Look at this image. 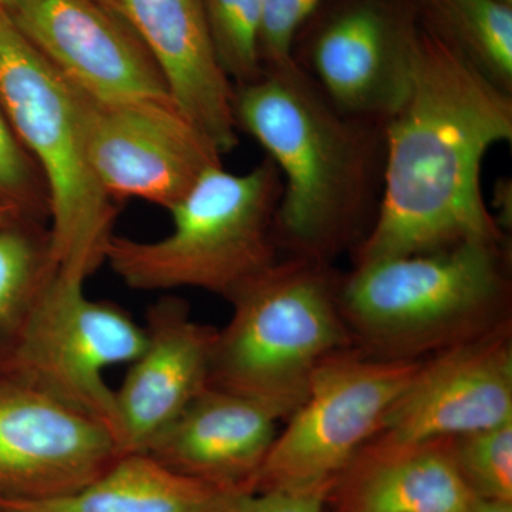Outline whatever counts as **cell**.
<instances>
[{
  "label": "cell",
  "instance_id": "cell-1",
  "mask_svg": "<svg viewBox=\"0 0 512 512\" xmlns=\"http://www.w3.org/2000/svg\"><path fill=\"white\" fill-rule=\"evenodd\" d=\"M383 190L356 265L507 241L485 204L488 150L512 138V94L421 20L409 92L384 123Z\"/></svg>",
  "mask_w": 512,
  "mask_h": 512
},
{
  "label": "cell",
  "instance_id": "cell-2",
  "mask_svg": "<svg viewBox=\"0 0 512 512\" xmlns=\"http://www.w3.org/2000/svg\"><path fill=\"white\" fill-rule=\"evenodd\" d=\"M232 107L282 175L278 247L322 262L359 247L382 198L383 124L340 110L295 59L234 86Z\"/></svg>",
  "mask_w": 512,
  "mask_h": 512
},
{
  "label": "cell",
  "instance_id": "cell-3",
  "mask_svg": "<svg viewBox=\"0 0 512 512\" xmlns=\"http://www.w3.org/2000/svg\"><path fill=\"white\" fill-rule=\"evenodd\" d=\"M510 289L507 241H467L356 265L339 302L372 356L416 360L507 322Z\"/></svg>",
  "mask_w": 512,
  "mask_h": 512
},
{
  "label": "cell",
  "instance_id": "cell-4",
  "mask_svg": "<svg viewBox=\"0 0 512 512\" xmlns=\"http://www.w3.org/2000/svg\"><path fill=\"white\" fill-rule=\"evenodd\" d=\"M340 282L328 262L291 256L239 286L228 298L231 319L215 335L210 386L258 400L288 419L319 367L352 342Z\"/></svg>",
  "mask_w": 512,
  "mask_h": 512
},
{
  "label": "cell",
  "instance_id": "cell-5",
  "mask_svg": "<svg viewBox=\"0 0 512 512\" xmlns=\"http://www.w3.org/2000/svg\"><path fill=\"white\" fill-rule=\"evenodd\" d=\"M282 175L266 157L245 174L222 165L171 207L173 229L157 241L111 237L104 262L131 289H204L229 298L278 259Z\"/></svg>",
  "mask_w": 512,
  "mask_h": 512
},
{
  "label": "cell",
  "instance_id": "cell-6",
  "mask_svg": "<svg viewBox=\"0 0 512 512\" xmlns=\"http://www.w3.org/2000/svg\"><path fill=\"white\" fill-rule=\"evenodd\" d=\"M0 107L45 177L50 251L57 269L89 278L104 262L119 210L87 163L86 96L30 43L3 6Z\"/></svg>",
  "mask_w": 512,
  "mask_h": 512
},
{
  "label": "cell",
  "instance_id": "cell-7",
  "mask_svg": "<svg viewBox=\"0 0 512 512\" xmlns=\"http://www.w3.org/2000/svg\"><path fill=\"white\" fill-rule=\"evenodd\" d=\"M349 349L326 360L301 406L288 417L251 493L330 488L356 454L382 431L384 417L419 367Z\"/></svg>",
  "mask_w": 512,
  "mask_h": 512
},
{
  "label": "cell",
  "instance_id": "cell-8",
  "mask_svg": "<svg viewBox=\"0 0 512 512\" xmlns=\"http://www.w3.org/2000/svg\"><path fill=\"white\" fill-rule=\"evenodd\" d=\"M84 284L86 279L57 269L5 373L97 421L117 443L116 397L106 372L130 365L146 332L120 306L90 299Z\"/></svg>",
  "mask_w": 512,
  "mask_h": 512
},
{
  "label": "cell",
  "instance_id": "cell-9",
  "mask_svg": "<svg viewBox=\"0 0 512 512\" xmlns=\"http://www.w3.org/2000/svg\"><path fill=\"white\" fill-rule=\"evenodd\" d=\"M86 157L114 202L141 198L170 210L222 153L173 99L97 103L84 110Z\"/></svg>",
  "mask_w": 512,
  "mask_h": 512
},
{
  "label": "cell",
  "instance_id": "cell-10",
  "mask_svg": "<svg viewBox=\"0 0 512 512\" xmlns=\"http://www.w3.org/2000/svg\"><path fill=\"white\" fill-rule=\"evenodd\" d=\"M420 32L416 0H345L295 62L340 110L384 126L409 92Z\"/></svg>",
  "mask_w": 512,
  "mask_h": 512
},
{
  "label": "cell",
  "instance_id": "cell-11",
  "mask_svg": "<svg viewBox=\"0 0 512 512\" xmlns=\"http://www.w3.org/2000/svg\"><path fill=\"white\" fill-rule=\"evenodd\" d=\"M6 10L30 43L87 99H171L140 37L104 0H12Z\"/></svg>",
  "mask_w": 512,
  "mask_h": 512
},
{
  "label": "cell",
  "instance_id": "cell-12",
  "mask_svg": "<svg viewBox=\"0 0 512 512\" xmlns=\"http://www.w3.org/2000/svg\"><path fill=\"white\" fill-rule=\"evenodd\" d=\"M119 457L106 427L19 377L0 375V495L72 493Z\"/></svg>",
  "mask_w": 512,
  "mask_h": 512
},
{
  "label": "cell",
  "instance_id": "cell-13",
  "mask_svg": "<svg viewBox=\"0 0 512 512\" xmlns=\"http://www.w3.org/2000/svg\"><path fill=\"white\" fill-rule=\"evenodd\" d=\"M511 421L512 340L504 322L419 363L380 434L406 441L451 439Z\"/></svg>",
  "mask_w": 512,
  "mask_h": 512
},
{
  "label": "cell",
  "instance_id": "cell-14",
  "mask_svg": "<svg viewBox=\"0 0 512 512\" xmlns=\"http://www.w3.org/2000/svg\"><path fill=\"white\" fill-rule=\"evenodd\" d=\"M146 343L114 390L117 444L146 454L205 389L217 329L191 318L187 303L163 298L147 311Z\"/></svg>",
  "mask_w": 512,
  "mask_h": 512
},
{
  "label": "cell",
  "instance_id": "cell-15",
  "mask_svg": "<svg viewBox=\"0 0 512 512\" xmlns=\"http://www.w3.org/2000/svg\"><path fill=\"white\" fill-rule=\"evenodd\" d=\"M140 37L171 99L222 154L238 146L234 86L215 57L201 0H104Z\"/></svg>",
  "mask_w": 512,
  "mask_h": 512
},
{
  "label": "cell",
  "instance_id": "cell-16",
  "mask_svg": "<svg viewBox=\"0 0 512 512\" xmlns=\"http://www.w3.org/2000/svg\"><path fill=\"white\" fill-rule=\"evenodd\" d=\"M279 420L258 400L210 386L146 454L181 476L229 493H251Z\"/></svg>",
  "mask_w": 512,
  "mask_h": 512
},
{
  "label": "cell",
  "instance_id": "cell-17",
  "mask_svg": "<svg viewBox=\"0 0 512 512\" xmlns=\"http://www.w3.org/2000/svg\"><path fill=\"white\" fill-rule=\"evenodd\" d=\"M471 497L450 439L406 441L379 433L333 481L325 512H463Z\"/></svg>",
  "mask_w": 512,
  "mask_h": 512
},
{
  "label": "cell",
  "instance_id": "cell-18",
  "mask_svg": "<svg viewBox=\"0 0 512 512\" xmlns=\"http://www.w3.org/2000/svg\"><path fill=\"white\" fill-rule=\"evenodd\" d=\"M232 494L181 476L148 454H124L72 493L0 495V512H224Z\"/></svg>",
  "mask_w": 512,
  "mask_h": 512
},
{
  "label": "cell",
  "instance_id": "cell-19",
  "mask_svg": "<svg viewBox=\"0 0 512 512\" xmlns=\"http://www.w3.org/2000/svg\"><path fill=\"white\" fill-rule=\"evenodd\" d=\"M57 272L49 229L22 218L0 229V375L8 369L40 296Z\"/></svg>",
  "mask_w": 512,
  "mask_h": 512
},
{
  "label": "cell",
  "instance_id": "cell-20",
  "mask_svg": "<svg viewBox=\"0 0 512 512\" xmlns=\"http://www.w3.org/2000/svg\"><path fill=\"white\" fill-rule=\"evenodd\" d=\"M420 18L512 94V6L500 0H416Z\"/></svg>",
  "mask_w": 512,
  "mask_h": 512
},
{
  "label": "cell",
  "instance_id": "cell-21",
  "mask_svg": "<svg viewBox=\"0 0 512 512\" xmlns=\"http://www.w3.org/2000/svg\"><path fill=\"white\" fill-rule=\"evenodd\" d=\"M217 62L232 86L255 82L264 73L259 36L262 0H201Z\"/></svg>",
  "mask_w": 512,
  "mask_h": 512
},
{
  "label": "cell",
  "instance_id": "cell-22",
  "mask_svg": "<svg viewBox=\"0 0 512 512\" xmlns=\"http://www.w3.org/2000/svg\"><path fill=\"white\" fill-rule=\"evenodd\" d=\"M461 480L476 497L512 501V421L451 437Z\"/></svg>",
  "mask_w": 512,
  "mask_h": 512
},
{
  "label": "cell",
  "instance_id": "cell-23",
  "mask_svg": "<svg viewBox=\"0 0 512 512\" xmlns=\"http://www.w3.org/2000/svg\"><path fill=\"white\" fill-rule=\"evenodd\" d=\"M0 201L33 220L49 217L50 198L39 165L20 143L0 107Z\"/></svg>",
  "mask_w": 512,
  "mask_h": 512
},
{
  "label": "cell",
  "instance_id": "cell-24",
  "mask_svg": "<svg viewBox=\"0 0 512 512\" xmlns=\"http://www.w3.org/2000/svg\"><path fill=\"white\" fill-rule=\"evenodd\" d=\"M322 0H262L259 52L262 66L292 62L296 37L318 12Z\"/></svg>",
  "mask_w": 512,
  "mask_h": 512
},
{
  "label": "cell",
  "instance_id": "cell-25",
  "mask_svg": "<svg viewBox=\"0 0 512 512\" xmlns=\"http://www.w3.org/2000/svg\"><path fill=\"white\" fill-rule=\"evenodd\" d=\"M329 488L235 493L224 512H325Z\"/></svg>",
  "mask_w": 512,
  "mask_h": 512
},
{
  "label": "cell",
  "instance_id": "cell-26",
  "mask_svg": "<svg viewBox=\"0 0 512 512\" xmlns=\"http://www.w3.org/2000/svg\"><path fill=\"white\" fill-rule=\"evenodd\" d=\"M463 512H512V501L493 500V498L473 495Z\"/></svg>",
  "mask_w": 512,
  "mask_h": 512
},
{
  "label": "cell",
  "instance_id": "cell-27",
  "mask_svg": "<svg viewBox=\"0 0 512 512\" xmlns=\"http://www.w3.org/2000/svg\"><path fill=\"white\" fill-rule=\"evenodd\" d=\"M22 218H29L28 215L23 214L15 205L9 202L0 201V229L8 227L13 222L22 220ZM33 220V218H32Z\"/></svg>",
  "mask_w": 512,
  "mask_h": 512
},
{
  "label": "cell",
  "instance_id": "cell-28",
  "mask_svg": "<svg viewBox=\"0 0 512 512\" xmlns=\"http://www.w3.org/2000/svg\"><path fill=\"white\" fill-rule=\"evenodd\" d=\"M10 3H12V0H0V6H3L5 9L9 8Z\"/></svg>",
  "mask_w": 512,
  "mask_h": 512
},
{
  "label": "cell",
  "instance_id": "cell-29",
  "mask_svg": "<svg viewBox=\"0 0 512 512\" xmlns=\"http://www.w3.org/2000/svg\"><path fill=\"white\" fill-rule=\"evenodd\" d=\"M500 2L505 3V5H510V6H512V0H500Z\"/></svg>",
  "mask_w": 512,
  "mask_h": 512
}]
</instances>
